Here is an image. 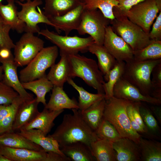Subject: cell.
<instances>
[{
	"label": "cell",
	"instance_id": "d6986e66",
	"mask_svg": "<svg viewBox=\"0 0 161 161\" xmlns=\"http://www.w3.org/2000/svg\"><path fill=\"white\" fill-rule=\"evenodd\" d=\"M19 131V134L40 146L45 151L55 152L66 156L60 150L58 143L48 135H45L40 130L36 129H20Z\"/></svg>",
	"mask_w": 161,
	"mask_h": 161
},
{
	"label": "cell",
	"instance_id": "e575fe53",
	"mask_svg": "<svg viewBox=\"0 0 161 161\" xmlns=\"http://www.w3.org/2000/svg\"><path fill=\"white\" fill-rule=\"evenodd\" d=\"M126 62L123 61H117L113 68L110 71L106 82L103 84V89L106 100L113 96L114 86L123 75Z\"/></svg>",
	"mask_w": 161,
	"mask_h": 161
},
{
	"label": "cell",
	"instance_id": "484cf974",
	"mask_svg": "<svg viewBox=\"0 0 161 161\" xmlns=\"http://www.w3.org/2000/svg\"><path fill=\"white\" fill-rule=\"evenodd\" d=\"M81 3V0H45L44 14L47 17L63 15Z\"/></svg>",
	"mask_w": 161,
	"mask_h": 161
},
{
	"label": "cell",
	"instance_id": "603a6c76",
	"mask_svg": "<svg viewBox=\"0 0 161 161\" xmlns=\"http://www.w3.org/2000/svg\"><path fill=\"white\" fill-rule=\"evenodd\" d=\"M88 51L97 57L99 68L103 75L105 81L106 82L109 73L115 66L117 61L103 45L94 43L89 47Z\"/></svg>",
	"mask_w": 161,
	"mask_h": 161
},
{
	"label": "cell",
	"instance_id": "8fae6325",
	"mask_svg": "<svg viewBox=\"0 0 161 161\" xmlns=\"http://www.w3.org/2000/svg\"><path fill=\"white\" fill-rule=\"evenodd\" d=\"M44 43L33 33L25 32L14 48V61L18 67L27 65L44 47Z\"/></svg>",
	"mask_w": 161,
	"mask_h": 161
},
{
	"label": "cell",
	"instance_id": "3957f363",
	"mask_svg": "<svg viewBox=\"0 0 161 161\" xmlns=\"http://www.w3.org/2000/svg\"><path fill=\"white\" fill-rule=\"evenodd\" d=\"M71 67V78L79 77L97 93L105 94L103 75L94 60L78 53L68 55Z\"/></svg>",
	"mask_w": 161,
	"mask_h": 161
},
{
	"label": "cell",
	"instance_id": "816d5d0a",
	"mask_svg": "<svg viewBox=\"0 0 161 161\" xmlns=\"http://www.w3.org/2000/svg\"><path fill=\"white\" fill-rule=\"evenodd\" d=\"M2 0H0V3L1 2ZM29 0H20V1L22 2L24 1H29Z\"/></svg>",
	"mask_w": 161,
	"mask_h": 161
},
{
	"label": "cell",
	"instance_id": "30bf717a",
	"mask_svg": "<svg viewBox=\"0 0 161 161\" xmlns=\"http://www.w3.org/2000/svg\"><path fill=\"white\" fill-rule=\"evenodd\" d=\"M15 2L21 7V10L18 11V15L25 24V32L38 33L40 30L38 24L41 23L51 26L55 29V25L38 7L43 3L41 0H30L24 3L16 0Z\"/></svg>",
	"mask_w": 161,
	"mask_h": 161
},
{
	"label": "cell",
	"instance_id": "44dd1931",
	"mask_svg": "<svg viewBox=\"0 0 161 161\" xmlns=\"http://www.w3.org/2000/svg\"><path fill=\"white\" fill-rule=\"evenodd\" d=\"M50 98L44 107L50 111L79 109L78 102L74 98H69L63 87L53 86Z\"/></svg>",
	"mask_w": 161,
	"mask_h": 161
},
{
	"label": "cell",
	"instance_id": "60d3db41",
	"mask_svg": "<svg viewBox=\"0 0 161 161\" xmlns=\"http://www.w3.org/2000/svg\"><path fill=\"white\" fill-rule=\"evenodd\" d=\"M145 0H117L118 4L113 9L114 18L126 16L127 13L133 6Z\"/></svg>",
	"mask_w": 161,
	"mask_h": 161
},
{
	"label": "cell",
	"instance_id": "7402d4cb",
	"mask_svg": "<svg viewBox=\"0 0 161 161\" xmlns=\"http://www.w3.org/2000/svg\"><path fill=\"white\" fill-rule=\"evenodd\" d=\"M39 103L36 98L23 102L16 112L13 126V131L19 130L30 122L39 113L38 109Z\"/></svg>",
	"mask_w": 161,
	"mask_h": 161
},
{
	"label": "cell",
	"instance_id": "4fadbf2b",
	"mask_svg": "<svg viewBox=\"0 0 161 161\" xmlns=\"http://www.w3.org/2000/svg\"><path fill=\"white\" fill-rule=\"evenodd\" d=\"M0 153L10 161H54V152L0 145Z\"/></svg>",
	"mask_w": 161,
	"mask_h": 161
},
{
	"label": "cell",
	"instance_id": "ee69618b",
	"mask_svg": "<svg viewBox=\"0 0 161 161\" xmlns=\"http://www.w3.org/2000/svg\"><path fill=\"white\" fill-rule=\"evenodd\" d=\"M132 101H131L127 108V113L132 128L142 137L145 136L146 137L145 132L137 123L134 118L132 113Z\"/></svg>",
	"mask_w": 161,
	"mask_h": 161
},
{
	"label": "cell",
	"instance_id": "8d00e7d4",
	"mask_svg": "<svg viewBox=\"0 0 161 161\" xmlns=\"http://www.w3.org/2000/svg\"><path fill=\"white\" fill-rule=\"evenodd\" d=\"M94 132L99 139L113 143L122 138L114 126L104 118Z\"/></svg>",
	"mask_w": 161,
	"mask_h": 161
},
{
	"label": "cell",
	"instance_id": "9a60e30c",
	"mask_svg": "<svg viewBox=\"0 0 161 161\" xmlns=\"http://www.w3.org/2000/svg\"><path fill=\"white\" fill-rule=\"evenodd\" d=\"M0 63L3 70L2 82L16 92L24 102L34 99L33 95L24 88L18 77V66L14 61V56L7 59L0 58Z\"/></svg>",
	"mask_w": 161,
	"mask_h": 161
},
{
	"label": "cell",
	"instance_id": "d6a6232c",
	"mask_svg": "<svg viewBox=\"0 0 161 161\" xmlns=\"http://www.w3.org/2000/svg\"><path fill=\"white\" fill-rule=\"evenodd\" d=\"M67 82L78 92L79 109L82 111L86 109L96 102L104 98L105 94L97 93L93 94L88 92L82 87L78 86L72 78H68Z\"/></svg>",
	"mask_w": 161,
	"mask_h": 161
},
{
	"label": "cell",
	"instance_id": "7dc6e473",
	"mask_svg": "<svg viewBox=\"0 0 161 161\" xmlns=\"http://www.w3.org/2000/svg\"><path fill=\"white\" fill-rule=\"evenodd\" d=\"M150 107L152 113L154 115L159 123L161 124V108L160 105H154Z\"/></svg>",
	"mask_w": 161,
	"mask_h": 161
},
{
	"label": "cell",
	"instance_id": "83f0119b",
	"mask_svg": "<svg viewBox=\"0 0 161 161\" xmlns=\"http://www.w3.org/2000/svg\"><path fill=\"white\" fill-rule=\"evenodd\" d=\"M90 147L92 155L97 161H116L113 142L99 139L92 142Z\"/></svg>",
	"mask_w": 161,
	"mask_h": 161
},
{
	"label": "cell",
	"instance_id": "d4e9b609",
	"mask_svg": "<svg viewBox=\"0 0 161 161\" xmlns=\"http://www.w3.org/2000/svg\"><path fill=\"white\" fill-rule=\"evenodd\" d=\"M62 152L71 161H94L95 159L91 153L90 146L78 142L60 148Z\"/></svg>",
	"mask_w": 161,
	"mask_h": 161
},
{
	"label": "cell",
	"instance_id": "4316f807",
	"mask_svg": "<svg viewBox=\"0 0 161 161\" xmlns=\"http://www.w3.org/2000/svg\"><path fill=\"white\" fill-rule=\"evenodd\" d=\"M0 145L14 148H25L35 150L43 149L40 146L14 131L0 134Z\"/></svg>",
	"mask_w": 161,
	"mask_h": 161
},
{
	"label": "cell",
	"instance_id": "836d02e7",
	"mask_svg": "<svg viewBox=\"0 0 161 161\" xmlns=\"http://www.w3.org/2000/svg\"><path fill=\"white\" fill-rule=\"evenodd\" d=\"M84 9L99 10L106 18L112 20L114 18L113 9L117 6V0H81Z\"/></svg>",
	"mask_w": 161,
	"mask_h": 161
},
{
	"label": "cell",
	"instance_id": "ab89813d",
	"mask_svg": "<svg viewBox=\"0 0 161 161\" xmlns=\"http://www.w3.org/2000/svg\"><path fill=\"white\" fill-rule=\"evenodd\" d=\"M151 75L153 88L152 97L161 100V63L153 68Z\"/></svg>",
	"mask_w": 161,
	"mask_h": 161
},
{
	"label": "cell",
	"instance_id": "6da1fadb",
	"mask_svg": "<svg viewBox=\"0 0 161 161\" xmlns=\"http://www.w3.org/2000/svg\"><path fill=\"white\" fill-rule=\"evenodd\" d=\"M71 110L72 114H65L54 132L48 135L58 143L60 148L78 142L90 146L99 138L84 120L80 110Z\"/></svg>",
	"mask_w": 161,
	"mask_h": 161
},
{
	"label": "cell",
	"instance_id": "7bdbcfd3",
	"mask_svg": "<svg viewBox=\"0 0 161 161\" xmlns=\"http://www.w3.org/2000/svg\"><path fill=\"white\" fill-rule=\"evenodd\" d=\"M148 35L151 41H161V11L157 17L152 30Z\"/></svg>",
	"mask_w": 161,
	"mask_h": 161
},
{
	"label": "cell",
	"instance_id": "f907efd6",
	"mask_svg": "<svg viewBox=\"0 0 161 161\" xmlns=\"http://www.w3.org/2000/svg\"><path fill=\"white\" fill-rule=\"evenodd\" d=\"M0 161H10L4 156L0 153Z\"/></svg>",
	"mask_w": 161,
	"mask_h": 161
},
{
	"label": "cell",
	"instance_id": "ac0fdd59",
	"mask_svg": "<svg viewBox=\"0 0 161 161\" xmlns=\"http://www.w3.org/2000/svg\"><path fill=\"white\" fill-rule=\"evenodd\" d=\"M117 161H140L141 153L138 144L126 138L113 143Z\"/></svg>",
	"mask_w": 161,
	"mask_h": 161
},
{
	"label": "cell",
	"instance_id": "cb8c5ba5",
	"mask_svg": "<svg viewBox=\"0 0 161 161\" xmlns=\"http://www.w3.org/2000/svg\"><path fill=\"white\" fill-rule=\"evenodd\" d=\"M7 3H0V16L11 29L21 33L25 32V24L19 18L15 0H7Z\"/></svg>",
	"mask_w": 161,
	"mask_h": 161
},
{
	"label": "cell",
	"instance_id": "c3c4849f",
	"mask_svg": "<svg viewBox=\"0 0 161 161\" xmlns=\"http://www.w3.org/2000/svg\"><path fill=\"white\" fill-rule=\"evenodd\" d=\"M11 49L5 48H0V58L5 59L13 56Z\"/></svg>",
	"mask_w": 161,
	"mask_h": 161
},
{
	"label": "cell",
	"instance_id": "74e56055",
	"mask_svg": "<svg viewBox=\"0 0 161 161\" xmlns=\"http://www.w3.org/2000/svg\"><path fill=\"white\" fill-rule=\"evenodd\" d=\"M24 101L18 95L15 104L10 113L0 123V134L13 131V126L16 114L18 108Z\"/></svg>",
	"mask_w": 161,
	"mask_h": 161
},
{
	"label": "cell",
	"instance_id": "e0dca14e",
	"mask_svg": "<svg viewBox=\"0 0 161 161\" xmlns=\"http://www.w3.org/2000/svg\"><path fill=\"white\" fill-rule=\"evenodd\" d=\"M60 55L59 61L50 67L46 76L53 86L63 87L68 79L71 78V67L68 55L61 52Z\"/></svg>",
	"mask_w": 161,
	"mask_h": 161
},
{
	"label": "cell",
	"instance_id": "681fc988",
	"mask_svg": "<svg viewBox=\"0 0 161 161\" xmlns=\"http://www.w3.org/2000/svg\"><path fill=\"white\" fill-rule=\"evenodd\" d=\"M3 74V70L2 66L0 65V82L2 81Z\"/></svg>",
	"mask_w": 161,
	"mask_h": 161
},
{
	"label": "cell",
	"instance_id": "2e32d148",
	"mask_svg": "<svg viewBox=\"0 0 161 161\" xmlns=\"http://www.w3.org/2000/svg\"><path fill=\"white\" fill-rule=\"evenodd\" d=\"M84 8L81 3L75 8L62 16L47 17L55 27L58 33L62 31L66 35H68L73 30H77L81 21V16Z\"/></svg>",
	"mask_w": 161,
	"mask_h": 161
},
{
	"label": "cell",
	"instance_id": "9c48e42d",
	"mask_svg": "<svg viewBox=\"0 0 161 161\" xmlns=\"http://www.w3.org/2000/svg\"><path fill=\"white\" fill-rule=\"evenodd\" d=\"M161 11V0H145L132 7L126 17L149 34L154 20Z\"/></svg>",
	"mask_w": 161,
	"mask_h": 161
},
{
	"label": "cell",
	"instance_id": "f35d334b",
	"mask_svg": "<svg viewBox=\"0 0 161 161\" xmlns=\"http://www.w3.org/2000/svg\"><path fill=\"white\" fill-rule=\"evenodd\" d=\"M11 29L10 27L5 23L0 16V48L11 49L14 48L15 44L9 35Z\"/></svg>",
	"mask_w": 161,
	"mask_h": 161
},
{
	"label": "cell",
	"instance_id": "4dcf8cb0",
	"mask_svg": "<svg viewBox=\"0 0 161 161\" xmlns=\"http://www.w3.org/2000/svg\"><path fill=\"white\" fill-rule=\"evenodd\" d=\"M141 153L140 161H160L161 143L154 139L140 137L138 144Z\"/></svg>",
	"mask_w": 161,
	"mask_h": 161
},
{
	"label": "cell",
	"instance_id": "277c9868",
	"mask_svg": "<svg viewBox=\"0 0 161 161\" xmlns=\"http://www.w3.org/2000/svg\"><path fill=\"white\" fill-rule=\"evenodd\" d=\"M160 63L161 59L143 61L133 59L126 62L122 77L143 95L152 97L151 72L153 68Z\"/></svg>",
	"mask_w": 161,
	"mask_h": 161
},
{
	"label": "cell",
	"instance_id": "d590c367",
	"mask_svg": "<svg viewBox=\"0 0 161 161\" xmlns=\"http://www.w3.org/2000/svg\"><path fill=\"white\" fill-rule=\"evenodd\" d=\"M161 59V41H152L147 46L134 51V59L140 61Z\"/></svg>",
	"mask_w": 161,
	"mask_h": 161
},
{
	"label": "cell",
	"instance_id": "7a4b0ae2",
	"mask_svg": "<svg viewBox=\"0 0 161 161\" xmlns=\"http://www.w3.org/2000/svg\"><path fill=\"white\" fill-rule=\"evenodd\" d=\"M131 102L114 96L106 100L103 118L114 126L122 138L138 144L142 136L132 128L127 113Z\"/></svg>",
	"mask_w": 161,
	"mask_h": 161
},
{
	"label": "cell",
	"instance_id": "b9f144b4",
	"mask_svg": "<svg viewBox=\"0 0 161 161\" xmlns=\"http://www.w3.org/2000/svg\"><path fill=\"white\" fill-rule=\"evenodd\" d=\"M19 95L12 88L2 81L0 82V105H9Z\"/></svg>",
	"mask_w": 161,
	"mask_h": 161
},
{
	"label": "cell",
	"instance_id": "ffe728a7",
	"mask_svg": "<svg viewBox=\"0 0 161 161\" xmlns=\"http://www.w3.org/2000/svg\"><path fill=\"white\" fill-rule=\"evenodd\" d=\"M64 110L50 111L44 107L43 111L41 112H39L32 120L21 129H39L47 136L55 125L54 121L55 119Z\"/></svg>",
	"mask_w": 161,
	"mask_h": 161
},
{
	"label": "cell",
	"instance_id": "f546056e",
	"mask_svg": "<svg viewBox=\"0 0 161 161\" xmlns=\"http://www.w3.org/2000/svg\"><path fill=\"white\" fill-rule=\"evenodd\" d=\"M25 89L29 90L36 95L37 102L42 103L44 106L47 105L45 96L52 90L53 85L47 78L46 75L40 78L25 82H21Z\"/></svg>",
	"mask_w": 161,
	"mask_h": 161
},
{
	"label": "cell",
	"instance_id": "5bb4252c",
	"mask_svg": "<svg viewBox=\"0 0 161 161\" xmlns=\"http://www.w3.org/2000/svg\"><path fill=\"white\" fill-rule=\"evenodd\" d=\"M113 96L132 102H146L154 105H160L161 100L142 94L139 90L122 77L115 85Z\"/></svg>",
	"mask_w": 161,
	"mask_h": 161
},
{
	"label": "cell",
	"instance_id": "f1b7e54d",
	"mask_svg": "<svg viewBox=\"0 0 161 161\" xmlns=\"http://www.w3.org/2000/svg\"><path fill=\"white\" fill-rule=\"evenodd\" d=\"M105 103L106 100L104 98L83 111H80L83 119L94 131L97 129L103 118Z\"/></svg>",
	"mask_w": 161,
	"mask_h": 161
},
{
	"label": "cell",
	"instance_id": "ba28073f",
	"mask_svg": "<svg viewBox=\"0 0 161 161\" xmlns=\"http://www.w3.org/2000/svg\"><path fill=\"white\" fill-rule=\"evenodd\" d=\"M38 34L54 44L59 49L60 52L68 55L87 52L89 47L94 43L90 36L82 38L77 35L62 36L47 28L40 30Z\"/></svg>",
	"mask_w": 161,
	"mask_h": 161
},
{
	"label": "cell",
	"instance_id": "7c38bea8",
	"mask_svg": "<svg viewBox=\"0 0 161 161\" xmlns=\"http://www.w3.org/2000/svg\"><path fill=\"white\" fill-rule=\"evenodd\" d=\"M103 45L117 61L127 62L134 59V51L110 25L106 29Z\"/></svg>",
	"mask_w": 161,
	"mask_h": 161
},
{
	"label": "cell",
	"instance_id": "52a82bcc",
	"mask_svg": "<svg viewBox=\"0 0 161 161\" xmlns=\"http://www.w3.org/2000/svg\"><path fill=\"white\" fill-rule=\"evenodd\" d=\"M111 21L98 9H84L80 25L76 30L80 35H89L95 43L103 45L106 29L110 25Z\"/></svg>",
	"mask_w": 161,
	"mask_h": 161
},
{
	"label": "cell",
	"instance_id": "1f68e13d",
	"mask_svg": "<svg viewBox=\"0 0 161 161\" xmlns=\"http://www.w3.org/2000/svg\"><path fill=\"white\" fill-rule=\"evenodd\" d=\"M139 110L147 128V137L150 139L160 140V128L150 108L143 102H140Z\"/></svg>",
	"mask_w": 161,
	"mask_h": 161
},
{
	"label": "cell",
	"instance_id": "5b68a950",
	"mask_svg": "<svg viewBox=\"0 0 161 161\" xmlns=\"http://www.w3.org/2000/svg\"><path fill=\"white\" fill-rule=\"evenodd\" d=\"M110 25L114 32L121 37L134 51L144 48L152 41L148 34L126 16L114 18L111 20Z\"/></svg>",
	"mask_w": 161,
	"mask_h": 161
},
{
	"label": "cell",
	"instance_id": "8992f818",
	"mask_svg": "<svg viewBox=\"0 0 161 161\" xmlns=\"http://www.w3.org/2000/svg\"><path fill=\"white\" fill-rule=\"evenodd\" d=\"M58 53V48L55 45L44 47L19 72V79L21 82L33 80L46 75V70L55 64Z\"/></svg>",
	"mask_w": 161,
	"mask_h": 161
},
{
	"label": "cell",
	"instance_id": "f6af8a7d",
	"mask_svg": "<svg viewBox=\"0 0 161 161\" xmlns=\"http://www.w3.org/2000/svg\"><path fill=\"white\" fill-rule=\"evenodd\" d=\"M140 102H132V113L134 118L137 123L144 130L147 137V129L140 114L139 107Z\"/></svg>",
	"mask_w": 161,
	"mask_h": 161
},
{
	"label": "cell",
	"instance_id": "bcb514c9",
	"mask_svg": "<svg viewBox=\"0 0 161 161\" xmlns=\"http://www.w3.org/2000/svg\"><path fill=\"white\" fill-rule=\"evenodd\" d=\"M16 98L10 104L0 105V123L10 113L14 107Z\"/></svg>",
	"mask_w": 161,
	"mask_h": 161
}]
</instances>
